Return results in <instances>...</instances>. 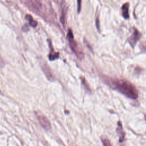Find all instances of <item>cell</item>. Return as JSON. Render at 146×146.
Instances as JSON below:
<instances>
[{
  "instance_id": "cell-10",
  "label": "cell",
  "mask_w": 146,
  "mask_h": 146,
  "mask_svg": "<svg viewBox=\"0 0 146 146\" xmlns=\"http://www.w3.org/2000/svg\"><path fill=\"white\" fill-rule=\"evenodd\" d=\"M64 8L62 10V16L60 17V21L63 25V26L64 27L65 26V23H66V21H65V19H66V11L64 10Z\"/></svg>"
},
{
  "instance_id": "cell-1",
  "label": "cell",
  "mask_w": 146,
  "mask_h": 146,
  "mask_svg": "<svg viewBox=\"0 0 146 146\" xmlns=\"http://www.w3.org/2000/svg\"><path fill=\"white\" fill-rule=\"evenodd\" d=\"M103 80L112 88L119 91L128 98L133 100L137 99V90L130 82L125 79L111 78L106 76H103Z\"/></svg>"
},
{
  "instance_id": "cell-7",
  "label": "cell",
  "mask_w": 146,
  "mask_h": 146,
  "mask_svg": "<svg viewBox=\"0 0 146 146\" xmlns=\"http://www.w3.org/2000/svg\"><path fill=\"white\" fill-rule=\"evenodd\" d=\"M43 70V71H44L46 77L47 78V79L49 80H52L54 79V76L51 72V70L50 69V68L48 67L47 66H44Z\"/></svg>"
},
{
  "instance_id": "cell-3",
  "label": "cell",
  "mask_w": 146,
  "mask_h": 146,
  "mask_svg": "<svg viewBox=\"0 0 146 146\" xmlns=\"http://www.w3.org/2000/svg\"><path fill=\"white\" fill-rule=\"evenodd\" d=\"M37 119L39 121V124L42 126L43 128H44L45 130H50L51 129V124L48 120V119L43 114L39 113L36 115Z\"/></svg>"
},
{
  "instance_id": "cell-6",
  "label": "cell",
  "mask_w": 146,
  "mask_h": 146,
  "mask_svg": "<svg viewBox=\"0 0 146 146\" xmlns=\"http://www.w3.org/2000/svg\"><path fill=\"white\" fill-rule=\"evenodd\" d=\"M122 15L125 19H128L129 18V3H125L121 7Z\"/></svg>"
},
{
  "instance_id": "cell-8",
  "label": "cell",
  "mask_w": 146,
  "mask_h": 146,
  "mask_svg": "<svg viewBox=\"0 0 146 146\" xmlns=\"http://www.w3.org/2000/svg\"><path fill=\"white\" fill-rule=\"evenodd\" d=\"M26 19L27 20H28V21H29V24H30V25L31 26H32V27H35L37 26V22L35 21L33 19V17H32L31 15H30V14H27V15H26Z\"/></svg>"
},
{
  "instance_id": "cell-12",
  "label": "cell",
  "mask_w": 146,
  "mask_h": 146,
  "mask_svg": "<svg viewBox=\"0 0 146 146\" xmlns=\"http://www.w3.org/2000/svg\"><path fill=\"white\" fill-rule=\"evenodd\" d=\"M81 3H82V0H77V10L78 13H80L81 10Z\"/></svg>"
},
{
  "instance_id": "cell-9",
  "label": "cell",
  "mask_w": 146,
  "mask_h": 146,
  "mask_svg": "<svg viewBox=\"0 0 146 146\" xmlns=\"http://www.w3.org/2000/svg\"><path fill=\"white\" fill-rule=\"evenodd\" d=\"M59 53L58 52H53V49L51 47V51L50 52V54H49V56H48V58H49V59L50 60H55L57 58H59Z\"/></svg>"
},
{
  "instance_id": "cell-5",
  "label": "cell",
  "mask_w": 146,
  "mask_h": 146,
  "mask_svg": "<svg viewBox=\"0 0 146 146\" xmlns=\"http://www.w3.org/2000/svg\"><path fill=\"white\" fill-rule=\"evenodd\" d=\"M117 132L119 135V141L122 142L124 139V132L123 129L122 124L120 121H118L117 123Z\"/></svg>"
},
{
  "instance_id": "cell-4",
  "label": "cell",
  "mask_w": 146,
  "mask_h": 146,
  "mask_svg": "<svg viewBox=\"0 0 146 146\" xmlns=\"http://www.w3.org/2000/svg\"><path fill=\"white\" fill-rule=\"evenodd\" d=\"M140 35H141V34H140L139 31L137 29H135L132 34L131 35V37H130V38L128 39L129 42V43L131 44V45L133 47L135 46V44H136V42L140 38Z\"/></svg>"
},
{
  "instance_id": "cell-11",
  "label": "cell",
  "mask_w": 146,
  "mask_h": 146,
  "mask_svg": "<svg viewBox=\"0 0 146 146\" xmlns=\"http://www.w3.org/2000/svg\"><path fill=\"white\" fill-rule=\"evenodd\" d=\"M102 141L103 143V146H112L110 141L107 138L102 139Z\"/></svg>"
},
{
  "instance_id": "cell-2",
  "label": "cell",
  "mask_w": 146,
  "mask_h": 146,
  "mask_svg": "<svg viewBox=\"0 0 146 146\" xmlns=\"http://www.w3.org/2000/svg\"><path fill=\"white\" fill-rule=\"evenodd\" d=\"M67 38L69 41L70 46L72 50V51L76 55V56L79 59H82L83 58V54L80 51V50L79 48L78 44L75 41L74 39V35L72 32V30L71 29L68 30V33H67Z\"/></svg>"
}]
</instances>
